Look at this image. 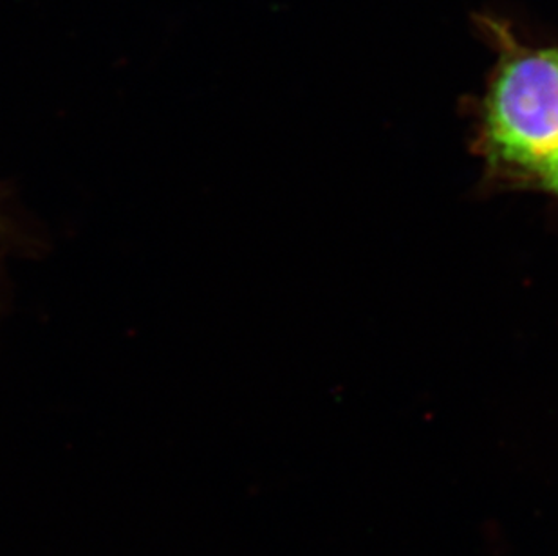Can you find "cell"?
Returning <instances> with one entry per match:
<instances>
[{"mask_svg": "<svg viewBox=\"0 0 558 556\" xmlns=\"http://www.w3.org/2000/svg\"><path fill=\"white\" fill-rule=\"evenodd\" d=\"M486 136L506 164L537 172L558 153V49L519 55L492 85Z\"/></svg>", "mask_w": 558, "mask_h": 556, "instance_id": "obj_1", "label": "cell"}, {"mask_svg": "<svg viewBox=\"0 0 558 556\" xmlns=\"http://www.w3.org/2000/svg\"><path fill=\"white\" fill-rule=\"evenodd\" d=\"M537 172L543 178L544 184L558 194V153L538 168Z\"/></svg>", "mask_w": 558, "mask_h": 556, "instance_id": "obj_2", "label": "cell"}]
</instances>
